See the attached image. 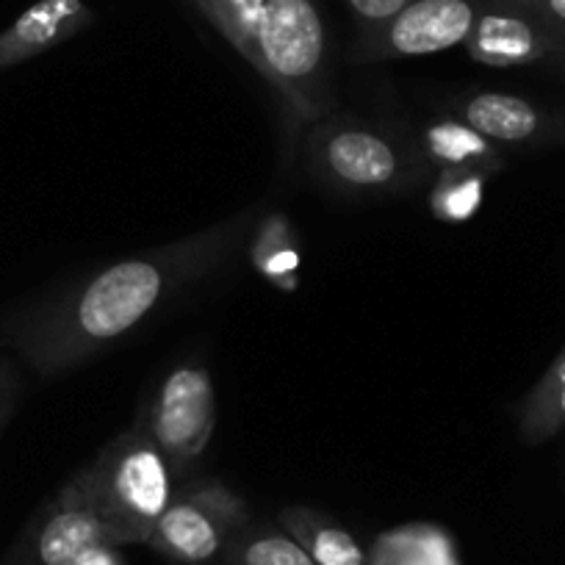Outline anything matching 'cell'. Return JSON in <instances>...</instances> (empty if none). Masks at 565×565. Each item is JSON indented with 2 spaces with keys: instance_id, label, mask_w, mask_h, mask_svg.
<instances>
[{
  "instance_id": "1",
  "label": "cell",
  "mask_w": 565,
  "mask_h": 565,
  "mask_svg": "<svg viewBox=\"0 0 565 565\" xmlns=\"http://www.w3.org/2000/svg\"><path fill=\"white\" fill-rule=\"evenodd\" d=\"M255 225V209L122 258L58 289L7 328V344L42 380L64 377L134 333L186 286L220 269Z\"/></svg>"
},
{
  "instance_id": "2",
  "label": "cell",
  "mask_w": 565,
  "mask_h": 565,
  "mask_svg": "<svg viewBox=\"0 0 565 565\" xmlns=\"http://www.w3.org/2000/svg\"><path fill=\"white\" fill-rule=\"evenodd\" d=\"M84 477L114 546L148 543L178 493L175 469L141 416L84 466Z\"/></svg>"
},
{
  "instance_id": "3",
  "label": "cell",
  "mask_w": 565,
  "mask_h": 565,
  "mask_svg": "<svg viewBox=\"0 0 565 565\" xmlns=\"http://www.w3.org/2000/svg\"><path fill=\"white\" fill-rule=\"evenodd\" d=\"M291 125H317L330 108L328 34L317 0H266L258 70Z\"/></svg>"
},
{
  "instance_id": "4",
  "label": "cell",
  "mask_w": 565,
  "mask_h": 565,
  "mask_svg": "<svg viewBox=\"0 0 565 565\" xmlns=\"http://www.w3.org/2000/svg\"><path fill=\"white\" fill-rule=\"evenodd\" d=\"M308 167L324 186L344 194L377 198L413 181L411 150L391 130L347 117L319 119L308 134Z\"/></svg>"
},
{
  "instance_id": "5",
  "label": "cell",
  "mask_w": 565,
  "mask_h": 565,
  "mask_svg": "<svg viewBox=\"0 0 565 565\" xmlns=\"http://www.w3.org/2000/svg\"><path fill=\"white\" fill-rule=\"evenodd\" d=\"M249 524L242 499L216 480L175 493L148 546L181 565H209L225 557L233 537Z\"/></svg>"
},
{
  "instance_id": "6",
  "label": "cell",
  "mask_w": 565,
  "mask_h": 565,
  "mask_svg": "<svg viewBox=\"0 0 565 565\" xmlns=\"http://www.w3.org/2000/svg\"><path fill=\"white\" fill-rule=\"evenodd\" d=\"M141 418L175 475L186 469L216 427V391L209 369L198 361L178 363L153 391Z\"/></svg>"
},
{
  "instance_id": "7",
  "label": "cell",
  "mask_w": 565,
  "mask_h": 565,
  "mask_svg": "<svg viewBox=\"0 0 565 565\" xmlns=\"http://www.w3.org/2000/svg\"><path fill=\"white\" fill-rule=\"evenodd\" d=\"M466 51L482 67H554L565 62V34L524 0H480Z\"/></svg>"
},
{
  "instance_id": "8",
  "label": "cell",
  "mask_w": 565,
  "mask_h": 565,
  "mask_svg": "<svg viewBox=\"0 0 565 565\" xmlns=\"http://www.w3.org/2000/svg\"><path fill=\"white\" fill-rule=\"evenodd\" d=\"M480 0H411L394 20L358 42L355 62H394L466 45Z\"/></svg>"
},
{
  "instance_id": "9",
  "label": "cell",
  "mask_w": 565,
  "mask_h": 565,
  "mask_svg": "<svg viewBox=\"0 0 565 565\" xmlns=\"http://www.w3.org/2000/svg\"><path fill=\"white\" fill-rule=\"evenodd\" d=\"M103 543H111V537L97 515L81 469L25 526L14 543V552L23 565H75L89 548Z\"/></svg>"
},
{
  "instance_id": "10",
  "label": "cell",
  "mask_w": 565,
  "mask_h": 565,
  "mask_svg": "<svg viewBox=\"0 0 565 565\" xmlns=\"http://www.w3.org/2000/svg\"><path fill=\"white\" fill-rule=\"evenodd\" d=\"M455 117L502 150L541 145L563 128L535 100L510 92H471L455 106Z\"/></svg>"
},
{
  "instance_id": "11",
  "label": "cell",
  "mask_w": 565,
  "mask_h": 565,
  "mask_svg": "<svg viewBox=\"0 0 565 565\" xmlns=\"http://www.w3.org/2000/svg\"><path fill=\"white\" fill-rule=\"evenodd\" d=\"M95 23L84 0H36L0 31V73L64 45Z\"/></svg>"
},
{
  "instance_id": "12",
  "label": "cell",
  "mask_w": 565,
  "mask_h": 565,
  "mask_svg": "<svg viewBox=\"0 0 565 565\" xmlns=\"http://www.w3.org/2000/svg\"><path fill=\"white\" fill-rule=\"evenodd\" d=\"M424 167L438 172H477V175H497L504 170V153L493 141L477 134L460 117H436L424 125L422 148Z\"/></svg>"
},
{
  "instance_id": "13",
  "label": "cell",
  "mask_w": 565,
  "mask_h": 565,
  "mask_svg": "<svg viewBox=\"0 0 565 565\" xmlns=\"http://www.w3.org/2000/svg\"><path fill=\"white\" fill-rule=\"evenodd\" d=\"M277 524L311 554L317 565H372V557L358 537L319 510L302 504L282 508L277 513Z\"/></svg>"
},
{
  "instance_id": "14",
  "label": "cell",
  "mask_w": 565,
  "mask_h": 565,
  "mask_svg": "<svg viewBox=\"0 0 565 565\" xmlns=\"http://www.w3.org/2000/svg\"><path fill=\"white\" fill-rule=\"evenodd\" d=\"M519 438L541 447L565 430V347L519 405Z\"/></svg>"
},
{
  "instance_id": "15",
  "label": "cell",
  "mask_w": 565,
  "mask_h": 565,
  "mask_svg": "<svg viewBox=\"0 0 565 565\" xmlns=\"http://www.w3.org/2000/svg\"><path fill=\"white\" fill-rule=\"evenodd\" d=\"M222 565H317L311 554L282 530L249 521L231 541Z\"/></svg>"
},
{
  "instance_id": "16",
  "label": "cell",
  "mask_w": 565,
  "mask_h": 565,
  "mask_svg": "<svg viewBox=\"0 0 565 565\" xmlns=\"http://www.w3.org/2000/svg\"><path fill=\"white\" fill-rule=\"evenodd\" d=\"M227 45L258 70V31L266 12V0H194Z\"/></svg>"
},
{
  "instance_id": "17",
  "label": "cell",
  "mask_w": 565,
  "mask_h": 565,
  "mask_svg": "<svg viewBox=\"0 0 565 565\" xmlns=\"http://www.w3.org/2000/svg\"><path fill=\"white\" fill-rule=\"evenodd\" d=\"M372 559L385 565H458L452 541L436 526H407L383 535Z\"/></svg>"
},
{
  "instance_id": "18",
  "label": "cell",
  "mask_w": 565,
  "mask_h": 565,
  "mask_svg": "<svg viewBox=\"0 0 565 565\" xmlns=\"http://www.w3.org/2000/svg\"><path fill=\"white\" fill-rule=\"evenodd\" d=\"M253 264L260 275L280 289H295L297 269H300V253H297L295 233L289 222L280 214L260 220L258 238L253 242Z\"/></svg>"
},
{
  "instance_id": "19",
  "label": "cell",
  "mask_w": 565,
  "mask_h": 565,
  "mask_svg": "<svg viewBox=\"0 0 565 565\" xmlns=\"http://www.w3.org/2000/svg\"><path fill=\"white\" fill-rule=\"evenodd\" d=\"M486 175L477 172H438L430 192V211L441 222H469L486 200Z\"/></svg>"
},
{
  "instance_id": "20",
  "label": "cell",
  "mask_w": 565,
  "mask_h": 565,
  "mask_svg": "<svg viewBox=\"0 0 565 565\" xmlns=\"http://www.w3.org/2000/svg\"><path fill=\"white\" fill-rule=\"evenodd\" d=\"M352 18L358 20L361 29V40L372 36L374 31L383 29L388 20H394L411 0H344Z\"/></svg>"
},
{
  "instance_id": "21",
  "label": "cell",
  "mask_w": 565,
  "mask_h": 565,
  "mask_svg": "<svg viewBox=\"0 0 565 565\" xmlns=\"http://www.w3.org/2000/svg\"><path fill=\"white\" fill-rule=\"evenodd\" d=\"M524 3H530L548 25L565 34V0H524Z\"/></svg>"
},
{
  "instance_id": "22",
  "label": "cell",
  "mask_w": 565,
  "mask_h": 565,
  "mask_svg": "<svg viewBox=\"0 0 565 565\" xmlns=\"http://www.w3.org/2000/svg\"><path fill=\"white\" fill-rule=\"evenodd\" d=\"M14 396H20V372L9 358L0 355V405Z\"/></svg>"
},
{
  "instance_id": "23",
  "label": "cell",
  "mask_w": 565,
  "mask_h": 565,
  "mask_svg": "<svg viewBox=\"0 0 565 565\" xmlns=\"http://www.w3.org/2000/svg\"><path fill=\"white\" fill-rule=\"evenodd\" d=\"M119 548H122V546H111V543H103V546L89 548V552H86L84 557H81L75 565H125Z\"/></svg>"
},
{
  "instance_id": "24",
  "label": "cell",
  "mask_w": 565,
  "mask_h": 565,
  "mask_svg": "<svg viewBox=\"0 0 565 565\" xmlns=\"http://www.w3.org/2000/svg\"><path fill=\"white\" fill-rule=\"evenodd\" d=\"M18 399L20 396H14V399H7L3 405H0V436H3V430H7V424L12 422L14 411H18Z\"/></svg>"
},
{
  "instance_id": "25",
  "label": "cell",
  "mask_w": 565,
  "mask_h": 565,
  "mask_svg": "<svg viewBox=\"0 0 565 565\" xmlns=\"http://www.w3.org/2000/svg\"><path fill=\"white\" fill-rule=\"evenodd\" d=\"M554 70H557L559 75H565V62H559V64H554Z\"/></svg>"
},
{
  "instance_id": "26",
  "label": "cell",
  "mask_w": 565,
  "mask_h": 565,
  "mask_svg": "<svg viewBox=\"0 0 565 565\" xmlns=\"http://www.w3.org/2000/svg\"><path fill=\"white\" fill-rule=\"evenodd\" d=\"M372 565H385V563H374V559H372Z\"/></svg>"
}]
</instances>
